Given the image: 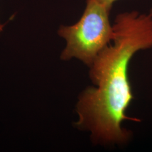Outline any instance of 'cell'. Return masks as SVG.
Masks as SVG:
<instances>
[{
	"mask_svg": "<svg viewBox=\"0 0 152 152\" xmlns=\"http://www.w3.org/2000/svg\"><path fill=\"white\" fill-rule=\"evenodd\" d=\"M4 27V24H1L0 23V32L2 31Z\"/></svg>",
	"mask_w": 152,
	"mask_h": 152,
	"instance_id": "obj_4",
	"label": "cell"
},
{
	"mask_svg": "<svg viewBox=\"0 0 152 152\" xmlns=\"http://www.w3.org/2000/svg\"><path fill=\"white\" fill-rule=\"evenodd\" d=\"M111 8L98 0H86L83 15L76 24L61 26L58 34L66 42L63 60L76 58L90 66L100 52L113 41L114 29L109 21Z\"/></svg>",
	"mask_w": 152,
	"mask_h": 152,
	"instance_id": "obj_2",
	"label": "cell"
},
{
	"mask_svg": "<svg viewBox=\"0 0 152 152\" xmlns=\"http://www.w3.org/2000/svg\"><path fill=\"white\" fill-rule=\"evenodd\" d=\"M114 37L98 55L90 67L95 87L80 95L76 110V126L91 132L92 140L103 144H122L131 132L122 128L126 111L133 99L128 76L131 59L137 52L152 48V16L135 11L118 15L113 26Z\"/></svg>",
	"mask_w": 152,
	"mask_h": 152,
	"instance_id": "obj_1",
	"label": "cell"
},
{
	"mask_svg": "<svg viewBox=\"0 0 152 152\" xmlns=\"http://www.w3.org/2000/svg\"><path fill=\"white\" fill-rule=\"evenodd\" d=\"M149 14L152 16V9L151 10V11H150V12H149Z\"/></svg>",
	"mask_w": 152,
	"mask_h": 152,
	"instance_id": "obj_5",
	"label": "cell"
},
{
	"mask_svg": "<svg viewBox=\"0 0 152 152\" xmlns=\"http://www.w3.org/2000/svg\"><path fill=\"white\" fill-rule=\"evenodd\" d=\"M98 1L100 3L104 4V5L107 6L109 8H112L113 3L117 0H98Z\"/></svg>",
	"mask_w": 152,
	"mask_h": 152,
	"instance_id": "obj_3",
	"label": "cell"
}]
</instances>
